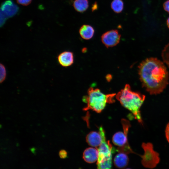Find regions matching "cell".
I'll use <instances>...</instances> for the list:
<instances>
[{
  "instance_id": "6da1fadb",
  "label": "cell",
  "mask_w": 169,
  "mask_h": 169,
  "mask_svg": "<svg viewBox=\"0 0 169 169\" xmlns=\"http://www.w3.org/2000/svg\"><path fill=\"white\" fill-rule=\"evenodd\" d=\"M165 64L155 57L147 58L138 66L142 86L150 94L162 92L169 83V73Z\"/></svg>"
},
{
  "instance_id": "7a4b0ae2",
  "label": "cell",
  "mask_w": 169,
  "mask_h": 169,
  "mask_svg": "<svg viewBox=\"0 0 169 169\" xmlns=\"http://www.w3.org/2000/svg\"><path fill=\"white\" fill-rule=\"evenodd\" d=\"M146 96L138 92L132 91L128 84L119 92L116 95V99L125 108L130 111L139 123L143 125L140 108Z\"/></svg>"
},
{
  "instance_id": "3957f363",
  "label": "cell",
  "mask_w": 169,
  "mask_h": 169,
  "mask_svg": "<svg viewBox=\"0 0 169 169\" xmlns=\"http://www.w3.org/2000/svg\"><path fill=\"white\" fill-rule=\"evenodd\" d=\"M88 94L83 98V101L87 104L83 108L84 110H92L99 113L105 108L107 103H111L115 102L113 98L115 94L105 95L98 89L90 88Z\"/></svg>"
},
{
  "instance_id": "277c9868",
  "label": "cell",
  "mask_w": 169,
  "mask_h": 169,
  "mask_svg": "<svg viewBox=\"0 0 169 169\" xmlns=\"http://www.w3.org/2000/svg\"><path fill=\"white\" fill-rule=\"evenodd\" d=\"M102 138V141L98 147V157L97 160V169H113L112 167V155L114 150L109 141H106L105 132L103 128H99Z\"/></svg>"
},
{
  "instance_id": "5b68a950",
  "label": "cell",
  "mask_w": 169,
  "mask_h": 169,
  "mask_svg": "<svg viewBox=\"0 0 169 169\" xmlns=\"http://www.w3.org/2000/svg\"><path fill=\"white\" fill-rule=\"evenodd\" d=\"M121 123L123 131L117 132L113 135L112 139L113 143L118 146L117 150L119 152L136 154L133 151L128 142V133L131 126L130 122L125 119H123Z\"/></svg>"
},
{
  "instance_id": "8992f818",
  "label": "cell",
  "mask_w": 169,
  "mask_h": 169,
  "mask_svg": "<svg viewBox=\"0 0 169 169\" xmlns=\"http://www.w3.org/2000/svg\"><path fill=\"white\" fill-rule=\"evenodd\" d=\"M141 147L144 153L140 156L141 158L142 166L150 169L155 167L160 161L159 153L154 150L153 145L151 143H142Z\"/></svg>"
},
{
  "instance_id": "52a82bcc",
  "label": "cell",
  "mask_w": 169,
  "mask_h": 169,
  "mask_svg": "<svg viewBox=\"0 0 169 169\" xmlns=\"http://www.w3.org/2000/svg\"><path fill=\"white\" fill-rule=\"evenodd\" d=\"M19 10L18 7L12 0H7L2 3L0 9V26H2L6 19L15 15Z\"/></svg>"
},
{
  "instance_id": "ba28073f",
  "label": "cell",
  "mask_w": 169,
  "mask_h": 169,
  "mask_svg": "<svg viewBox=\"0 0 169 169\" xmlns=\"http://www.w3.org/2000/svg\"><path fill=\"white\" fill-rule=\"evenodd\" d=\"M120 35L117 30H112L103 33L101 40L103 44L107 48L112 47L117 45L120 42Z\"/></svg>"
},
{
  "instance_id": "9c48e42d",
  "label": "cell",
  "mask_w": 169,
  "mask_h": 169,
  "mask_svg": "<svg viewBox=\"0 0 169 169\" xmlns=\"http://www.w3.org/2000/svg\"><path fill=\"white\" fill-rule=\"evenodd\" d=\"M57 59L60 65L63 67H68L72 65L74 62V54L70 51H64L60 53Z\"/></svg>"
},
{
  "instance_id": "30bf717a",
  "label": "cell",
  "mask_w": 169,
  "mask_h": 169,
  "mask_svg": "<svg viewBox=\"0 0 169 169\" xmlns=\"http://www.w3.org/2000/svg\"><path fill=\"white\" fill-rule=\"evenodd\" d=\"M98 153L97 148L89 147L84 151L83 157L86 162L90 163H93L97 160Z\"/></svg>"
},
{
  "instance_id": "8fae6325",
  "label": "cell",
  "mask_w": 169,
  "mask_h": 169,
  "mask_svg": "<svg viewBox=\"0 0 169 169\" xmlns=\"http://www.w3.org/2000/svg\"><path fill=\"white\" fill-rule=\"evenodd\" d=\"M86 140L87 142L90 146L97 147L101 144L102 138L100 132L91 131L87 135Z\"/></svg>"
},
{
  "instance_id": "7c38bea8",
  "label": "cell",
  "mask_w": 169,
  "mask_h": 169,
  "mask_svg": "<svg viewBox=\"0 0 169 169\" xmlns=\"http://www.w3.org/2000/svg\"><path fill=\"white\" fill-rule=\"evenodd\" d=\"M127 154L119 152L115 156L114 159L115 166L120 169H123L128 165L129 159Z\"/></svg>"
},
{
  "instance_id": "4fadbf2b",
  "label": "cell",
  "mask_w": 169,
  "mask_h": 169,
  "mask_svg": "<svg viewBox=\"0 0 169 169\" xmlns=\"http://www.w3.org/2000/svg\"><path fill=\"white\" fill-rule=\"evenodd\" d=\"M94 32V28L89 25H82L79 30L80 36L83 39L85 40H89L92 38Z\"/></svg>"
},
{
  "instance_id": "5bb4252c",
  "label": "cell",
  "mask_w": 169,
  "mask_h": 169,
  "mask_svg": "<svg viewBox=\"0 0 169 169\" xmlns=\"http://www.w3.org/2000/svg\"><path fill=\"white\" fill-rule=\"evenodd\" d=\"M75 9L79 13H83L87 10L89 7L87 0H75L73 4Z\"/></svg>"
},
{
  "instance_id": "9a60e30c",
  "label": "cell",
  "mask_w": 169,
  "mask_h": 169,
  "mask_svg": "<svg viewBox=\"0 0 169 169\" xmlns=\"http://www.w3.org/2000/svg\"><path fill=\"white\" fill-rule=\"evenodd\" d=\"M124 5L122 0H113L111 3V7L114 12L118 13L122 11Z\"/></svg>"
},
{
  "instance_id": "2e32d148",
  "label": "cell",
  "mask_w": 169,
  "mask_h": 169,
  "mask_svg": "<svg viewBox=\"0 0 169 169\" xmlns=\"http://www.w3.org/2000/svg\"><path fill=\"white\" fill-rule=\"evenodd\" d=\"M161 56L163 61L169 69V42L165 46L163 49Z\"/></svg>"
},
{
  "instance_id": "e0dca14e",
  "label": "cell",
  "mask_w": 169,
  "mask_h": 169,
  "mask_svg": "<svg viewBox=\"0 0 169 169\" xmlns=\"http://www.w3.org/2000/svg\"><path fill=\"white\" fill-rule=\"evenodd\" d=\"M0 83L3 82L6 79L7 76V71L5 66L3 64H0Z\"/></svg>"
},
{
  "instance_id": "ac0fdd59",
  "label": "cell",
  "mask_w": 169,
  "mask_h": 169,
  "mask_svg": "<svg viewBox=\"0 0 169 169\" xmlns=\"http://www.w3.org/2000/svg\"><path fill=\"white\" fill-rule=\"evenodd\" d=\"M32 0H16L18 3L23 6H27L29 4Z\"/></svg>"
},
{
  "instance_id": "d6986e66",
  "label": "cell",
  "mask_w": 169,
  "mask_h": 169,
  "mask_svg": "<svg viewBox=\"0 0 169 169\" xmlns=\"http://www.w3.org/2000/svg\"><path fill=\"white\" fill-rule=\"evenodd\" d=\"M59 155L60 158L64 159L67 157V153L65 150H61L59 151Z\"/></svg>"
},
{
  "instance_id": "ffe728a7",
  "label": "cell",
  "mask_w": 169,
  "mask_h": 169,
  "mask_svg": "<svg viewBox=\"0 0 169 169\" xmlns=\"http://www.w3.org/2000/svg\"><path fill=\"white\" fill-rule=\"evenodd\" d=\"M163 7L165 10L169 13V0L166 1L164 3Z\"/></svg>"
},
{
  "instance_id": "44dd1931",
  "label": "cell",
  "mask_w": 169,
  "mask_h": 169,
  "mask_svg": "<svg viewBox=\"0 0 169 169\" xmlns=\"http://www.w3.org/2000/svg\"><path fill=\"white\" fill-rule=\"evenodd\" d=\"M165 135L166 139L169 143V122L166 125L165 129Z\"/></svg>"
},
{
  "instance_id": "7402d4cb",
  "label": "cell",
  "mask_w": 169,
  "mask_h": 169,
  "mask_svg": "<svg viewBox=\"0 0 169 169\" xmlns=\"http://www.w3.org/2000/svg\"><path fill=\"white\" fill-rule=\"evenodd\" d=\"M106 78L108 81H110L112 78V77L111 75L108 74L106 76Z\"/></svg>"
},
{
  "instance_id": "603a6c76",
  "label": "cell",
  "mask_w": 169,
  "mask_h": 169,
  "mask_svg": "<svg viewBox=\"0 0 169 169\" xmlns=\"http://www.w3.org/2000/svg\"><path fill=\"white\" fill-rule=\"evenodd\" d=\"M166 24L168 28H169V17L166 20Z\"/></svg>"
},
{
  "instance_id": "cb8c5ba5",
  "label": "cell",
  "mask_w": 169,
  "mask_h": 169,
  "mask_svg": "<svg viewBox=\"0 0 169 169\" xmlns=\"http://www.w3.org/2000/svg\"><path fill=\"white\" fill-rule=\"evenodd\" d=\"M126 169H130V168H126Z\"/></svg>"
}]
</instances>
